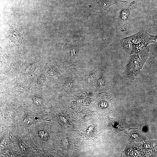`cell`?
I'll return each mask as SVG.
<instances>
[{
	"instance_id": "obj_1",
	"label": "cell",
	"mask_w": 157,
	"mask_h": 157,
	"mask_svg": "<svg viewBox=\"0 0 157 157\" xmlns=\"http://www.w3.org/2000/svg\"><path fill=\"white\" fill-rule=\"evenodd\" d=\"M149 49L145 47L132 56L126 71L127 75L132 76L139 72L148 56Z\"/></svg>"
},
{
	"instance_id": "obj_2",
	"label": "cell",
	"mask_w": 157,
	"mask_h": 157,
	"mask_svg": "<svg viewBox=\"0 0 157 157\" xmlns=\"http://www.w3.org/2000/svg\"><path fill=\"white\" fill-rule=\"evenodd\" d=\"M23 29L20 26L10 25L8 34V37L11 42L17 45L21 43L22 39Z\"/></svg>"
},
{
	"instance_id": "obj_4",
	"label": "cell",
	"mask_w": 157,
	"mask_h": 157,
	"mask_svg": "<svg viewBox=\"0 0 157 157\" xmlns=\"http://www.w3.org/2000/svg\"><path fill=\"white\" fill-rule=\"evenodd\" d=\"M148 40L149 43L152 42L157 43V35H151L149 34L148 35Z\"/></svg>"
},
{
	"instance_id": "obj_3",
	"label": "cell",
	"mask_w": 157,
	"mask_h": 157,
	"mask_svg": "<svg viewBox=\"0 0 157 157\" xmlns=\"http://www.w3.org/2000/svg\"><path fill=\"white\" fill-rule=\"evenodd\" d=\"M129 15V11L127 9H124L120 13L118 24L119 28L121 31H126Z\"/></svg>"
}]
</instances>
